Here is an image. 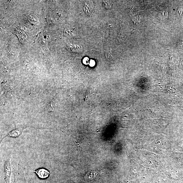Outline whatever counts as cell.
<instances>
[{"label": "cell", "instance_id": "obj_4", "mask_svg": "<svg viewBox=\"0 0 183 183\" xmlns=\"http://www.w3.org/2000/svg\"><path fill=\"white\" fill-rule=\"evenodd\" d=\"M50 39V36L47 34H43L40 38L41 42L43 44H45L48 42Z\"/></svg>", "mask_w": 183, "mask_h": 183}, {"label": "cell", "instance_id": "obj_3", "mask_svg": "<svg viewBox=\"0 0 183 183\" xmlns=\"http://www.w3.org/2000/svg\"><path fill=\"white\" fill-rule=\"evenodd\" d=\"M68 48L70 51L73 52H81L83 51V47L80 45L69 44Z\"/></svg>", "mask_w": 183, "mask_h": 183}, {"label": "cell", "instance_id": "obj_6", "mask_svg": "<svg viewBox=\"0 0 183 183\" xmlns=\"http://www.w3.org/2000/svg\"><path fill=\"white\" fill-rule=\"evenodd\" d=\"M168 14L167 11H163L159 13L158 17L160 19H165V17H166L167 16Z\"/></svg>", "mask_w": 183, "mask_h": 183}, {"label": "cell", "instance_id": "obj_5", "mask_svg": "<svg viewBox=\"0 0 183 183\" xmlns=\"http://www.w3.org/2000/svg\"><path fill=\"white\" fill-rule=\"evenodd\" d=\"M21 130H16L15 131H12L8 134V136L9 137H17L19 136L21 133Z\"/></svg>", "mask_w": 183, "mask_h": 183}, {"label": "cell", "instance_id": "obj_7", "mask_svg": "<svg viewBox=\"0 0 183 183\" xmlns=\"http://www.w3.org/2000/svg\"><path fill=\"white\" fill-rule=\"evenodd\" d=\"M104 5L105 8L107 9L111 8L112 4L111 2L109 1H104Z\"/></svg>", "mask_w": 183, "mask_h": 183}, {"label": "cell", "instance_id": "obj_9", "mask_svg": "<svg viewBox=\"0 0 183 183\" xmlns=\"http://www.w3.org/2000/svg\"><path fill=\"white\" fill-rule=\"evenodd\" d=\"M89 60L88 58L87 57L85 58V59L84 60V63H85V64H87L88 63V61Z\"/></svg>", "mask_w": 183, "mask_h": 183}, {"label": "cell", "instance_id": "obj_2", "mask_svg": "<svg viewBox=\"0 0 183 183\" xmlns=\"http://www.w3.org/2000/svg\"><path fill=\"white\" fill-rule=\"evenodd\" d=\"M37 173V174L40 178L41 179H46L49 176L50 174V173L48 170L41 168L35 171H33Z\"/></svg>", "mask_w": 183, "mask_h": 183}, {"label": "cell", "instance_id": "obj_8", "mask_svg": "<svg viewBox=\"0 0 183 183\" xmlns=\"http://www.w3.org/2000/svg\"><path fill=\"white\" fill-rule=\"evenodd\" d=\"M90 66H94L95 65V62L93 60H91L90 62Z\"/></svg>", "mask_w": 183, "mask_h": 183}, {"label": "cell", "instance_id": "obj_1", "mask_svg": "<svg viewBox=\"0 0 183 183\" xmlns=\"http://www.w3.org/2000/svg\"><path fill=\"white\" fill-rule=\"evenodd\" d=\"M83 6H84L83 9L87 16H91L93 15L94 8V4L93 1H86L85 3Z\"/></svg>", "mask_w": 183, "mask_h": 183}]
</instances>
